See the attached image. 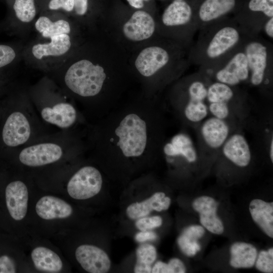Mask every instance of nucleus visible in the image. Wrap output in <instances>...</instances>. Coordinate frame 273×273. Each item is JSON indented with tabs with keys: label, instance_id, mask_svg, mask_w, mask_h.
Instances as JSON below:
<instances>
[{
	"label": "nucleus",
	"instance_id": "nucleus-1",
	"mask_svg": "<svg viewBox=\"0 0 273 273\" xmlns=\"http://www.w3.org/2000/svg\"><path fill=\"white\" fill-rule=\"evenodd\" d=\"M165 111L148 97L123 102L100 119L96 150L108 173L126 177L160 156L166 138Z\"/></svg>",
	"mask_w": 273,
	"mask_h": 273
},
{
	"label": "nucleus",
	"instance_id": "nucleus-2",
	"mask_svg": "<svg viewBox=\"0 0 273 273\" xmlns=\"http://www.w3.org/2000/svg\"><path fill=\"white\" fill-rule=\"evenodd\" d=\"M208 84L201 77L190 79L182 93L170 97L165 110H170L183 126L197 127L209 116L206 100Z\"/></svg>",
	"mask_w": 273,
	"mask_h": 273
},
{
	"label": "nucleus",
	"instance_id": "nucleus-3",
	"mask_svg": "<svg viewBox=\"0 0 273 273\" xmlns=\"http://www.w3.org/2000/svg\"><path fill=\"white\" fill-rule=\"evenodd\" d=\"M107 79H109L108 75L102 66L86 59L73 63L65 75L68 88L83 98L101 97Z\"/></svg>",
	"mask_w": 273,
	"mask_h": 273
},
{
	"label": "nucleus",
	"instance_id": "nucleus-4",
	"mask_svg": "<svg viewBox=\"0 0 273 273\" xmlns=\"http://www.w3.org/2000/svg\"><path fill=\"white\" fill-rule=\"evenodd\" d=\"M235 124L232 121L208 116L197 127L200 151L219 152L230 135L236 130Z\"/></svg>",
	"mask_w": 273,
	"mask_h": 273
},
{
	"label": "nucleus",
	"instance_id": "nucleus-5",
	"mask_svg": "<svg viewBox=\"0 0 273 273\" xmlns=\"http://www.w3.org/2000/svg\"><path fill=\"white\" fill-rule=\"evenodd\" d=\"M103 184L101 172L94 166L86 165L79 168L71 176L67 185V191L74 199L86 200L98 194Z\"/></svg>",
	"mask_w": 273,
	"mask_h": 273
},
{
	"label": "nucleus",
	"instance_id": "nucleus-6",
	"mask_svg": "<svg viewBox=\"0 0 273 273\" xmlns=\"http://www.w3.org/2000/svg\"><path fill=\"white\" fill-rule=\"evenodd\" d=\"M250 72L249 81L253 86L262 85L266 80L268 52L267 46L257 40H251L244 48Z\"/></svg>",
	"mask_w": 273,
	"mask_h": 273
},
{
	"label": "nucleus",
	"instance_id": "nucleus-7",
	"mask_svg": "<svg viewBox=\"0 0 273 273\" xmlns=\"http://www.w3.org/2000/svg\"><path fill=\"white\" fill-rule=\"evenodd\" d=\"M241 39L239 27L233 25L220 27L207 42L204 51L206 58L210 60L221 58L234 49Z\"/></svg>",
	"mask_w": 273,
	"mask_h": 273
},
{
	"label": "nucleus",
	"instance_id": "nucleus-8",
	"mask_svg": "<svg viewBox=\"0 0 273 273\" xmlns=\"http://www.w3.org/2000/svg\"><path fill=\"white\" fill-rule=\"evenodd\" d=\"M215 81L235 87L249 80L250 72L245 54L239 51L228 63L215 71Z\"/></svg>",
	"mask_w": 273,
	"mask_h": 273
},
{
	"label": "nucleus",
	"instance_id": "nucleus-9",
	"mask_svg": "<svg viewBox=\"0 0 273 273\" xmlns=\"http://www.w3.org/2000/svg\"><path fill=\"white\" fill-rule=\"evenodd\" d=\"M76 260L86 271L89 273H106L111 262L108 255L101 248L90 244H82L75 250Z\"/></svg>",
	"mask_w": 273,
	"mask_h": 273
},
{
	"label": "nucleus",
	"instance_id": "nucleus-10",
	"mask_svg": "<svg viewBox=\"0 0 273 273\" xmlns=\"http://www.w3.org/2000/svg\"><path fill=\"white\" fill-rule=\"evenodd\" d=\"M170 57L163 48L152 46L143 50L137 57L135 66L139 73L145 78L155 76L168 63Z\"/></svg>",
	"mask_w": 273,
	"mask_h": 273
},
{
	"label": "nucleus",
	"instance_id": "nucleus-11",
	"mask_svg": "<svg viewBox=\"0 0 273 273\" xmlns=\"http://www.w3.org/2000/svg\"><path fill=\"white\" fill-rule=\"evenodd\" d=\"M220 153L227 160L239 167H246L251 162V147L245 135L235 130L221 147Z\"/></svg>",
	"mask_w": 273,
	"mask_h": 273
},
{
	"label": "nucleus",
	"instance_id": "nucleus-12",
	"mask_svg": "<svg viewBox=\"0 0 273 273\" xmlns=\"http://www.w3.org/2000/svg\"><path fill=\"white\" fill-rule=\"evenodd\" d=\"M62 150L53 143H42L25 148L20 152L19 158L25 165L37 167L51 164L59 160Z\"/></svg>",
	"mask_w": 273,
	"mask_h": 273
},
{
	"label": "nucleus",
	"instance_id": "nucleus-13",
	"mask_svg": "<svg viewBox=\"0 0 273 273\" xmlns=\"http://www.w3.org/2000/svg\"><path fill=\"white\" fill-rule=\"evenodd\" d=\"M155 29V23L152 16L145 10H136L124 24L122 30L128 39L138 41L150 38Z\"/></svg>",
	"mask_w": 273,
	"mask_h": 273
},
{
	"label": "nucleus",
	"instance_id": "nucleus-14",
	"mask_svg": "<svg viewBox=\"0 0 273 273\" xmlns=\"http://www.w3.org/2000/svg\"><path fill=\"white\" fill-rule=\"evenodd\" d=\"M5 198L11 217L16 221L23 220L27 214L29 198L26 185L20 180L9 183L6 188Z\"/></svg>",
	"mask_w": 273,
	"mask_h": 273
},
{
	"label": "nucleus",
	"instance_id": "nucleus-15",
	"mask_svg": "<svg viewBox=\"0 0 273 273\" xmlns=\"http://www.w3.org/2000/svg\"><path fill=\"white\" fill-rule=\"evenodd\" d=\"M29 123L25 116L20 112L12 113L7 118L2 132L5 144L16 147L24 144L30 135Z\"/></svg>",
	"mask_w": 273,
	"mask_h": 273
},
{
	"label": "nucleus",
	"instance_id": "nucleus-16",
	"mask_svg": "<svg viewBox=\"0 0 273 273\" xmlns=\"http://www.w3.org/2000/svg\"><path fill=\"white\" fill-rule=\"evenodd\" d=\"M192 206L199 213L203 226L213 234L220 235L223 232V225L216 214L218 203L213 198L206 196L198 197Z\"/></svg>",
	"mask_w": 273,
	"mask_h": 273
},
{
	"label": "nucleus",
	"instance_id": "nucleus-17",
	"mask_svg": "<svg viewBox=\"0 0 273 273\" xmlns=\"http://www.w3.org/2000/svg\"><path fill=\"white\" fill-rule=\"evenodd\" d=\"M35 209L37 215L47 220L67 218L71 216L73 211L67 202L51 195L40 198L36 203Z\"/></svg>",
	"mask_w": 273,
	"mask_h": 273
},
{
	"label": "nucleus",
	"instance_id": "nucleus-18",
	"mask_svg": "<svg viewBox=\"0 0 273 273\" xmlns=\"http://www.w3.org/2000/svg\"><path fill=\"white\" fill-rule=\"evenodd\" d=\"M171 199L162 192H157L150 197L141 201L132 203L126 209V214L130 219L148 216L153 211H161L168 209Z\"/></svg>",
	"mask_w": 273,
	"mask_h": 273
},
{
	"label": "nucleus",
	"instance_id": "nucleus-19",
	"mask_svg": "<svg viewBox=\"0 0 273 273\" xmlns=\"http://www.w3.org/2000/svg\"><path fill=\"white\" fill-rule=\"evenodd\" d=\"M41 115L47 122L62 128H67L76 120L77 112L75 108L67 103H61L53 107L43 108Z\"/></svg>",
	"mask_w": 273,
	"mask_h": 273
},
{
	"label": "nucleus",
	"instance_id": "nucleus-20",
	"mask_svg": "<svg viewBox=\"0 0 273 273\" xmlns=\"http://www.w3.org/2000/svg\"><path fill=\"white\" fill-rule=\"evenodd\" d=\"M193 16L191 6L186 0H173L165 9L162 21L167 26L186 25Z\"/></svg>",
	"mask_w": 273,
	"mask_h": 273
},
{
	"label": "nucleus",
	"instance_id": "nucleus-21",
	"mask_svg": "<svg viewBox=\"0 0 273 273\" xmlns=\"http://www.w3.org/2000/svg\"><path fill=\"white\" fill-rule=\"evenodd\" d=\"M31 258L34 267L38 270L49 273L60 272L63 268V262L60 256L51 249L38 246L31 253Z\"/></svg>",
	"mask_w": 273,
	"mask_h": 273
},
{
	"label": "nucleus",
	"instance_id": "nucleus-22",
	"mask_svg": "<svg viewBox=\"0 0 273 273\" xmlns=\"http://www.w3.org/2000/svg\"><path fill=\"white\" fill-rule=\"evenodd\" d=\"M249 211L252 219L269 237L273 238V203L261 199L252 200Z\"/></svg>",
	"mask_w": 273,
	"mask_h": 273
},
{
	"label": "nucleus",
	"instance_id": "nucleus-23",
	"mask_svg": "<svg viewBox=\"0 0 273 273\" xmlns=\"http://www.w3.org/2000/svg\"><path fill=\"white\" fill-rule=\"evenodd\" d=\"M235 6L236 0H205L198 11L200 22L204 24L213 22L230 13Z\"/></svg>",
	"mask_w": 273,
	"mask_h": 273
},
{
	"label": "nucleus",
	"instance_id": "nucleus-24",
	"mask_svg": "<svg viewBox=\"0 0 273 273\" xmlns=\"http://www.w3.org/2000/svg\"><path fill=\"white\" fill-rule=\"evenodd\" d=\"M48 43H38L32 48L34 57L40 60L44 57L60 56L65 54L70 49L71 43L67 34L56 35L51 37Z\"/></svg>",
	"mask_w": 273,
	"mask_h": 273
},
{
	"label": "nucleus",
	"instance_id": "nucleus-25",
	"mask_svg": "<svg viewBox=\"0 0 273 273\" xmlns=\"http://www.w3.org/2000/svg\"><path fill=\"white\" fill-rule=\"evenodd\" d=\"M230 264L235 268L252 267L257 257V250L252 245L245 242H236L230 249Z\"/></svg>",
	"mask_w": 273,
	"mask_h": 273
},
{
	"label": "nucleus",
	"instance_id": "nucleus-26",
	"mask_svg": "<svg viewBox=\"0 0 273 273\" xmlns=\"http://www.w3.org/2000/svg\"><path fill=\"white\" fill-rule=\"evenodd\" d=\"M204 228L199 225L186 228L177 239V244L181 252L188 256H193L201 249L198 240L204 234Z\"/></svg>",
	"mask_w": 273,
	"mask_h": 273
},
{
	"label": "nucleus",
	"instance_id": "nucleus-27",
	"mask_svg": "<svg viewBox=\"0 0 273 273\" xmlns=\"http://www.w3.org/2000/svg\"><path fill=\"white\" fill-rule=\"evenodd\" d=\"M206 100L207 104L212 103L238 104L235 101L236 94L234 87L217 81L208 84Z\"/></svg>",
	"mask_w": 273,
	"mask_h": 273
},
{
	"label": "nucleus",
	"instance_id": "nucleus-28",
	"mask_svg": "<svg viewBox=\"0 0 273 273\" xmlns=\"http://www.w3.org/2000/svg\"><path fill=\"white\" fill-rule=\"evenodd\" d=\"M135 253L136 262L134 272H151L152 265L157 258L156 248L152 244L143 243L136 248Z\"/></svg>",
	"mask_w": 273,
	"mask_h": 273
},
{
	"label": "nucleus",
	"instance_id": "nucleus-29",
	"mask_svg": "<svg viewBox=\"0 0 273 273\" xmlns=\"http://www.w3.org/2000/svg\"><path fill=\"white\" fill-rule=\"evenodd\" d=\"M35 27L43 37L49 38L56 35L68 34L71 30L70 25L67 21L61 19L53 22L45 16H41L37 19Z\"/></svg>",
	"mask_w": 273,
	"mask_h": 273
},
{
	"label": "nucleus",
	"instance_id": "nucleus-30",
	"mask_svg": "<svg viewBox=\"0 0 273 273\" xmlns=\"http://www.w3.org/2000/svg\"><path fill=\"white\" fill-rule=\"evenodd\" d=\"M13 8L17 18L23 22L31 21L36 15L34 0H15Z\"/></svg>",
	"mask_w": 273,
	"mask_h": 273
},
{
	"label": "nucleus",
	"instance_id": "nucleus-31",
	"mask_svg": "<svg viewBox=\"0 0 273 273\" xmlns=\"http://www.w3.org/2000/svg\"><path fill=\"white\" fill-rule=\"evenodd\" d=\"M256 267L260 271L271 273L273 271V248L260 252L256 262Z\"/></svg>",
	"mask_w": 273,
	"mask_h": 273
},
{
	"label": "nucleus",
	"instance_id": "nucleus-32",
	"mask_svg": "<svg viewBox=\"0 0 273 273\" xmlns=\"http://www.w3.org/2000/svg\"><path fill=\"white\" fill-rule=\"evenodd\" d=\"M248 8L251 11L262 13L266 17H273V0H250Z\"/></svg>",
	"mask_w": 273,
	"mask_h": 273
},
{
	"label": "nucleus",
	"instance_id": "nucleus-33",
	"mask_svg": "<svg viewBox=\"0 0 273 273\" xmlns=\"http://www.w3.org/2000/svg\"><path fill=\"white\" fill-rule=\"evenodd\" d=\"M135 226L140 231H149L160 227L162 224L161 216H145L136 219Z\"/></svg>",
	"mask_w": 273,
	"mask_h": 273
},
{
	"label": "nucleus",
	"instance_id": "nucleus-34",
	"mask_svg": "<svg viewBox=\"0 0 273 273\" xmlns=\"http://www.w3.org/2000/svg\"><path fill=\"white\" fill-rule=\"evenodd\" d=\"M15 57V51L11 47L0 44V68L10 64Z\"/></svg>",
	"mask_w": 273,
	"mask_h": 273
},
{
	"label": "nucleus",
	"instance_id": "nucleus-35",
	"mask_svg": "<svg viewBox=\"0 0 273 273\" xmlns=\"http://www.w3.org/2000/svg\"><path fill=\"white\" fill-rule=\"evenodd\" d=\"M74 0H51L49 8L53 10L62 9L67 12H71L74 9Z\"/></svg>",
	"mask_w": 273,
	"mask_h": 273
},
{
	"label": "nucleus",
	"instance_id": "nucleus-36",
	"mask_svg": "<svg viewBox=\"0 0 273 273\" xmlns=\"http://www.w3.org/2000/svg\"><path fill=\"white\" fill-rule=\"evenodd\" d=\"M16 267L14 260L9 256H0V273H14Z\"/></svg>",
	"mask_w": 273,
	"mask_h": 273
},
{
	"label": "nucleus",
	"instance_id": "nucleus-37",
	"mask_svg": "<svg viewBox=\"0 0 273 273\" xmlns=\"http://www.w3.org/2000/svg\"><path fill=\"white\" fill-rule=\"evenodd\" d=\"M157 234L153 231H145L137 233L135 236V240L139 243H144L148 241H153L157 239Z\"/></svg>",
	"mask_w": 273,
	"mask_h": 273
},
{
	"label": "nucleus",
	"instance_id": "nucleus-38",
	"mask_svg": "<svg viewBox=\"0 0 273 273\" xmlns=\"http://www.w3.org/2000/svg\"><path fill=\"white\" fill-rule=\"evenodd\" d=\"M170 273H184L186 271L184 263L178 258L171 259L167 263Z\"/></svg>",
	"mask_w": 273,
	"mask_h": 273
},
{
	"label": "nucleus",
	"instance_id": "nucleus-39",
	"mask_svg": "<svg viewBox=\"0 0 273 273\" xmlns=\"http://www.w3.org/2000/svg\"><path fill=\"white\" fill-rule=\"evenodd\" d=\"M74 10L79 16L85 15L88 11L89 0H74Z\"/></svg>",
	"mask_w": 273,
	"mask_h": 273
},
{
	"label": "nucleus",
	"instance_id": "nucleus-40",
	"mask_svg": "<svg viewBox=\"0 0 273 273\" xmlns=\"http://www.w3.org/2000/svg\"><path fill=\"white\" fill-rule=\"evenodd\" d=\"M152 273H170L167 263L161 261L156 262L152 267Z\"/></svg>",
	"mask_w": 273,
	"mask_h": 273
},
{
	"label": "nucleus",
	"instance_id": "nucleus-41",
	"mask_svg": "<svg viewBox=\"0 0 273 273\" xmlns=\"http://www.w3.org/2000/svg\"><path fill=\"white\" fill-rule=\"evenodd\" d=\"M128 5L136 10H142L152 0H126Z\"/></svg>",
	"mask_w": 273,
	"mask_h": 273
},
{
	"label": "nucleus",
	"instance_id": "nucleus-42",
	"mask_svg": "<svg viewBox=\"0 0 273 273\" xmlns=\"http://www.w3.org/2000/svg\"><path fill=\"white\" fill-rule=\"evenodd\" d=\"M263 28L266 34L272 39L273 38V17L267 19L264 23Z\"/></svg>",
	"mask_w": 273,
	"mask_h": 273
},
{
	"label": "nucleus",
	"instance_id": "nucleus-43",
	"mask_svg": "<svg viewBox=\"0 0 273 273\" xmlns=\"http://www.w3.org/2000/svg\"><path fill=\"white\" fill-rule=\"evenodd\" d=\"M268 150L269 153V156L271 162H273V136L272 134L270 135L269 139V142L268 144Z\"/></svg>",
	"mask_w": 273,
	"mask_h": 273
},
{
	"label": "nucleus",
	"instance_id": "nucleus-44",
	"mask_svg": "<svg viewBox=\"0 0 273 273\" xmlns=\"http://www.w3.org/2000/svg\"><path fill=\"white\" fill-rule=\"evenodd\" d=\"M160 1H166V0H160Z\"/></svg>",
	"mask_w": 273,
	"mask_h": 273
}]
</instances>
